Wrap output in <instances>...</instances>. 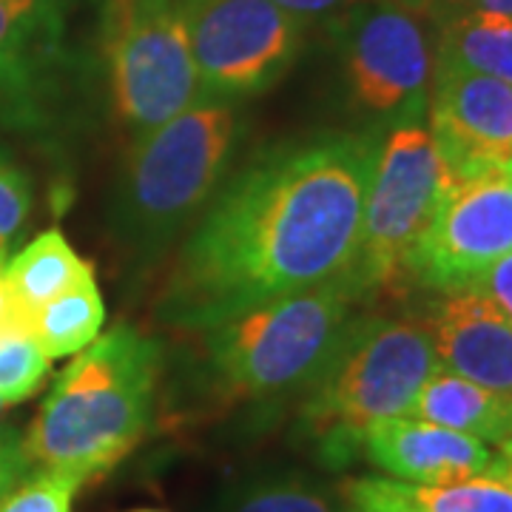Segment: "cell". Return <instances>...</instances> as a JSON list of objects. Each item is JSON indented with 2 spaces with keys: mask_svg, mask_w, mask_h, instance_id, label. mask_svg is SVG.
<instances>
[{
  "mask_svg": "<svg viewBox=\"0 0 512 512\" xmlns=\"http://www.w3.org/2000/svg\"><path fill=\"white\" fill-rule=\"evenodd\" d=\"M382 131H322L265 148L220 185L165 282L160 319L205 330L271 299L345 279Z\"/></svg>",
  "mask_w": 512,
  "mask_h": 512,
  "instance_id": "obj_1",
  "label": "cell"
},
{
  "mask_svg": "<svg viewBox=\"0 0 512 512\" xmlns=\"http://www.w3.org/2000/svg\"><path fill=\"white\" fill-rule=\"evenodd\" d=\"M160 362V345L128 325L97 336L60 373L23 436L29 467L83 484L106 476L151 427Z\"/></svg>",
  "mask_w": 512,
  "mask_h": 512,
  "instance_id": "obj_2",
  "label": "cell"
},
{
  "mask_svg": "<svg viewBox=\"0 0 512 512\" xmlns=\"http://www.w3.org/2000/svg\"><path fill=\"white\" fill-rule=\"evenodd\" d=\"M242 134L239 100L202 97L134 137L117 191L114 234L137 254L165 248L220 191Z\"/></svg>",
  "mask_w": 512,
  "mask_h": 512,
  "instance_id": "obj_3",
  "label": "cell"
},
{
  "mask_svg": "<svg viewBox=\"0 0 512 512\" xmlns=\"http://www.w3.org/2000/svg\"><path fill=\"white\" fill-rule=\"evenodd\" d=\"M439 370L427 325L393 316H353L322 376L308 387L302 427L322 458L342 467L379 421L410 416Z\"/></svg>",
  "mask_w": 512,
  "mask_h": 512,
  "instance_id": "obj_4",
  "label": "cell"
},
{
  "mask_svg": "<svg viewBox=\"0 0 512 512\" xmlns=\"http://www.w3.org/2000/svg\"><path fill=\"white\" fill-rule=\"evenodd\" d=\"M362 296L345 276L205 328L202 350L214 382L237 399H276L308 390L339 348Z\"/></svg>",
  "mask_w": 512,
  "mask_h": 512,
  "instance_id": "obj_5",
  "label": "cell"
},
{
  "mask_svg": "<svg viewBox=\"0 0 512 512\" xmlns=\"http://www.w3.org/2000/svg\"><path fill=\"white\" fill-rule=\"evenodd\" d=\"M328 32L350 109L376 126L427 123L436 66L433 20L399 0H356L328 20Z\"/></svg>",
  "mask_w": 512,
  "mask_h": 512,
  "instance_id": "obj_6",
  "label": "cell"
},
{
  "mask_svg": "<svg viewBox=\"0 0 512 512\" xmlns=\"http://www.w3.org/2000/svg\"><path fill=\"white\" fill-rule=\"evenodd\" d=\"M103 55L111 103L134 137L202 100L183 0H109Z\"/></svg>",
  "mask_w": 512,
  "mask_h": 512,
  "instance_id": "obj_7",
  "label": "cell"
},
{
  "mask_svg": "<svg viewBox=\"0 0 512 512\" xmlns=\"http://www.w3.org/2000/svg\"><path fill=\"white\" fill-rule=\"evenodd\" d=\"M453 183L427 123L387 131L367 185L359 256L350 279L362 293L407 274V262L433 225Z\"/></svg>",
  "mask_w": 512,
  "mask_h": 512,
  "instance_id": "obj_8",
  "label": "cell"
},
{
  "mask_svg": "<svg viewBox=\"0 0 512 512\" xmlns=\"http://www.w3.org/2000/svg\"><path fill=\"white\" fill-rule=\"evenodd\" d=\"M202 97L245 100L291 72L305 23L274 0H183Z\"/></svg>",
  "mask_w": 512,
  "mask_h": 512,
  "instance_id": "obj_9",
  "label": "cell"
},
{
  "mask_svg": "<svg viewBox=\"0 0 512 512\" xmlns=\"http://www.w3.org/2000/svg\"><path fill=\"white\" fill-rule=\"evenodd\" d=\"M512 254V171L453 180L439 214L407 262V274L444 293L467 291Z\"/></svg>",
  "mask_w": 512,
  "mask_h": 512,
  "instance_id": "obj_10",
  "label": "cell"
},
{
  "mask_svg": "<svg viewBox=\"0 0 512 512\" xmlns=\"http://www.w3.org/2000/svg\"><path fill=\"white\" fill-rule=\"evenodd\" d=\"M427 128L453 180L512 171V83L433 66Z\"/></svg>",
  "mask_w": 512,
  "mask_h": 512,
  "instance_id": "obj_11",
  "label": "cell"
},
{
  "mask_svg": "<svg viewBox=\"0 0 512 512\" xmlns=\"http://www.w3.org/2000/svg\"><path fill=\"white\" fill-rule=\"evenodd\" d=\"M362 453L393 481L416 487L481 476L490 473L498 461V450L490 444L413 416L370 427L362 439Z\"/></svg>",
  "mask_w": 512,
  "mask_h": 512,
  "instance_id": "obj_12",
  "label": "cell"
},
{
  "mask_svg": "<svg viewBox=\"0 0 512 512\" xmlns=\"http://www.w3.org/2000/svg\"><path fill=\"white\" fill-rule=\"evenodd\" d=\"M441 370L512 402V322L478 291L444 293L427 319Z\"/></svg>",
  "mask_w": 512,
  "mask_h": 512,
  "instance_id": "obj_13",
  "label": "cell"
},
{
  "mask_svg": "<svg viewBox=\"0 0 512 512\" xmlns=\"http://www.w3.org/2000/svg\"><path fill=\"white\" fill-rule=\"evenodd\" d=\"M410 416L473 436L495 450L512 444L510 399L441 367L424 382Z\"/></svg>",
  "mask_w": 512,
  "mask_h": 512,
  "instance_id": "obj_14",
  "label": "cell"
},
{
  "mask_svg": "<svg viewBox=\"0 0 512 512\" xmlns=\"http://www.w3.org/2000/svg\"><path fill=\"white\" fill-rule=\"evenodd\" d=\"M3 274L18 308L26 313V319H32V313L46 302L92 279L94 265L74 251L60 228H49L37 234L18 256L3 262Z\"/></svg>",
  "mask_w": 512,
  "mask_h": 512,
  "instance_id": "obj_15",
  "label": "cell"
},
{
  "mask_svg": "<svg viewBox=\"0 0 512 512\" xmlns=\"http://www.w3.org/2000/svg\"><path fill=\"white\" fill-rule=\"evenodd\" d=\"M60 32V0H0V92L23 89Z\"/></svg>",
  "mask_w": 512,
  "mask_h": 512,
  "instance_id": "obj_16",
  "label": "cell"
},
{
  "mask_svg": "<svg viewBox=\"0 0 512 512\" xmlns=\"http://www.w3.org/2000/svg\"><path fill=\"white\" fill-rule=\"evenodd\" d=\"M436 66L512 83V18L464 9L436 23Z\"/></svg>",
  "mask_w": 512,
  "mask_h": 512,
  "instance_id": "obj_17",
  "label": "cell"
},
{
  "mask_svg": "<svg viewBox=\"0 0 512 512\" xmlns=\"http://www.w3.org/2000/svg\"><path fill=\"white\" fill-rule=\"evenodd\" d=\"M103 322H106V305L97 288V279L92 276L32 313L29 336L49 359H63L89 348L100 336Z\"/></svg>",
  "mask_w": 512,
  "mask_h": 512,
  "instance_id": "obj_18",
  "label": "cell"
},
{
  "mask_svg": "<svg viewBox=\"0 0 512 512\" xmlns=\"http://www.w3.org/2000/svg\"><path fill=\"white\" fill-rule=\"evenodd\" d=\"M404 490L424 512H512V444L498 450L490 473L433 487L404 484Z\"/></svg>",
  "mask_w": 512,
  "mask_h": 512,
  "instance_id": "obj_19",
  "label": "cell"
},
{
  "mask_svg": "<svg viewBox=\"0 0 512 512\" xmlns=\"http://www.w3.org/2000/svg\"><path fill=\"white\" fill-rule=\"evenodd\" d=\"M49 362L29 333L6 336L0 342V396L9 404L29 399L49 376Z\"/></svg>",
  "mask_w": 512,
  "mask_h": 512,
  "instance_id": "obj_20",
  "label": "cell"
},
{
  "mask_svg": "<svg viewBox=\"0 0 512 512\" xmlns=\"http://www.w3.org/2000/svg\"><path fill=\"white\" fill-rule=\"evenodd\" d=\"M83 481L69 473L32 470L0 501V512H74V495Z\"/></svg>",
  "mask_w": 512,
  "mask_h": 512,
  "instance_id": "obj_21",
  "label": "cell"
},
{
  "mask_svg": "<svg viewBox=\"0 0 512 512\" xmlns=\"http://www.w3.org/2000/svg\"><path fill=\"white\" fill-rule=\"evenodd\" d=\"M234 512H336L325 495L305 481H265L237 501Z\"/></svg>",
  "mask_w": 512,
  "mask_h": 512,
  "instance_id": "obj_22",
  "label": "cell"
},
{
  "mask_svg": "<svg viewBox=\"0 0 512 512\" xmlns=\"http://www.w3.org/2000/svg\"><path fill=\"white\" fill-rule=\"evenodd\" d=\"M348 512H424L393 478H356L345 487Z\"/></svg>",
  "mask_w": 512,
  "mask_h": 512,
  "instance_id": "obj_23",
  "label": "cell"
},
{
  "mask_svg": "<svg viewBox=\"0 0 512 512\" xmlns=\"http://www.w3.org/2000/svg\"><path fill=\"white\" fill-rule=\"evenodd\" d=\"M29 208H32V188L26 177L15 168L0 165V262H6V251L29 217Z\"/></svg>",
  "mask_w": 512,
  "mask_h": 512,
  "instance_id": "obj_24",
  "label": "cell"
},
{
  "mask_svg": "<svg viewBox=\"0 0 512 512\" xmlns=\"http://www.w3.org/2000/svg\"><path fill=\"white\" fill-rule=\"evenodd\" d=\"M29 458L23 453V439L18 430L0 427V501L29 476Z\"/></svg>",
  "mask_w": 512,
  "mask_h": 512,
  "instance_id": "obj_25",
  "label": "cell"
},
{
  "mask_svg": "<svg viewBox=\"0 0 512 512\" xmlns=\"http://www.w3.org/2000/svg\"><path fill=\"white\" fill-rule=\"evenodd\" d=\"M467 291H478L481 296H487L495 308L512 322V254L493 262Z\"/></svg>",
  "mask_w": 512,
  "mask_h": 512,
  "instance_id": "obj_26",
  "label": "cell"
},
{
  "mask_svg": "<svg viewBox=\"0 0 512 512\" xmlns=\"http://www.w3.org/2000/svg\"><path fill=\"white\" fill-rule=\"evenodd\" d=\"M279 9H285L291 18L302 20L305 26L316 20L336 18L339 12H345L356 0H274Z\"/></svg>",
  "mask_w": 512,
  "mask_h": 512,
  "instance_id": "obj_27",
  "label": "cell"
},
{
  "mask_svg": "<svg viewBox=\"0 0 512 512\" xmlns=\"http://www.w3.org/2000/svg\"><path fill=\"white\" fill-rule=\"evenodd\" d=\"M399 3L413 9V12H419L424 18H430L433 23L453 18V15L464 12L470 6V0H399Z\"/></svg>",
  "mask_w": 512,
  "mask_h": 512,
  "instance_id": "obj_28",
  "label": "cell"
},
{
  "mask_svg": "<svg viewBox=\"0 0 512 512\" xmlns=\"http://www.w3.org/2000/svg\"><path fill=\"white\" fill-rule=\"evenodd\" d=\"M467 9H481V12H498L512 18V0H470Z\"/></svg>",
  "mask_w": 512,
  "mask_h": 512,
  "instance_id": "obj_29",
  "label": "cell"
},
{
  "mask_svg": "<svg viewBox=\"0 0 512 512\" xmlns=\"http://www.w3.org/2000/svg\"><path fill=\"white\" fill-rule=\"evenodd\" d=\"M6 407H12V404H9V402H6V399H3V396H0V413H3Z\"/></svg>",
  "mask_w": 512,
  "mask_h": 512,
  "instance_id": "obj_30",
  "label": "cell"
},
{
  "mask_svg": "<svg viewBox=\"0 0 512 512\" xmlns=\"http://www.w3.org/2000/svg\"><path fill=\"white\" fill-rule=\"evenodd\" d=\"M128 512H165V510H128Z\"/></svg>",
  "mask_w": 512,
  "mask_h": 512,
  "instance_id": "obj_31",
  "label": "cell"
},
{
  "mask_svg": "<svg viewBox=\"0 0 512 512\" xmlns=\"http://www.w3.org/2000/svg\"><path fill=\"white\" fill-rule=\"evenodd\" d=\"M0 342H3V336H0Z\"/></svg>",
  "mask_w": 512,
  "mask_h": 512,
  "instance_id": "obj_32",
  "label": "cell"
}]
</instances>
